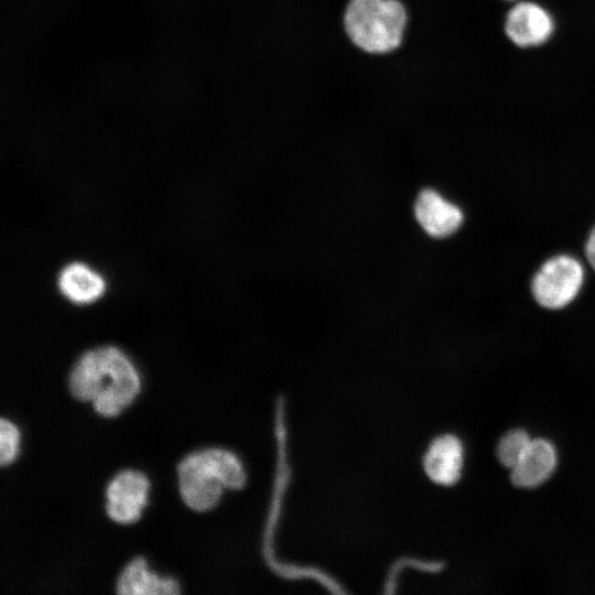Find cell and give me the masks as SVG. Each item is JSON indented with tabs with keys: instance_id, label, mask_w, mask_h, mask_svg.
Returning <instances> with one entry per match:
<instances>
[{
	"instance_id": "6da1fadb",
	"label": "cell",
	"mask_w": 595,
	"mask_h": 595,
	"mask_svg": "<svg viewBox=\"0 0 595 595\" xmlns=\"http://www.w3.org/2000/svg\"><path fill=\"white\" fill-rule=\"evenodd\" d=\"M68 387L79 401H91L102 416H116L140 391V378L130 359L118 348L104 346L85 353L74 365Z\"/></svg>"
},
{
	"instance_id": "7a4b0ae2",
	"label": "cell",
	"mask_w": 595,
	"mask_h": 595,
	"mask_svg": "<svg viewBox=\"0 0 595 595\" xmlns=\"http://www.w3.org/2000/svg\"><path fill=\"white\" fill-rule=\"evenodd\" d=\"M177 479L187 507L206 511L218 502L223 488H241L246 474L234 453L213 447L185 456L177 466Z\"/></svg>"
},
{
	"instance_id": "3957f363",
	"label": "cell",
	"mask_w": 595,
	"mask_h": 595,
	"mask_svg": "<svg viewBox=\"0 0 595 595\" xmlns=\"http://www.w3.org/2000/svg\"><path fill=\"white\" fill-rule=\"evenodd\" d=\"M405 23V10L398 0H350L344 17L350 41L372 54L399 47Z\"/></svg>"
},
{
	"instance_id": "277c9868",
	"label": "cell",
	"mask_w": 595,
	"mask_h": 595,
	"mask_svg": "<svg viewBox=\"0 0 595 595\" xmlns=\"http://www.w3.org/2000/svg\"><path fill=\"white\" fill-rule=\"evenodd\" d=\"M583 281L581 262L569 255H559L540 267L531 281V292L542 307L559 310L575 299Z\"/></svg>"
},
{
	"instance_id": "5b68a950",
	"label": "cell",
	"mask_w": 595,
	"mask_h": 595,
	"mask_svg": "<svg viewBox=\"0 0 595 595\" xmlns=\"http://www.w3.org/2000/svg\"><path fill=\"white\" fill-rule=\"evenodd\" d=\"M149 480L137 470H121L107 485L106 511L110 519L127 524L140 518L147 504Z\"/></svg>"
},
{
	"instance_id": "8992f818",
	"label": "cell",
	"mask_w": 595,
	"mask_h": 595,
	"mask_svg": "<svg viewBox=\"0 0 595 595\" xmlns=\"http://www.w3.org/2000/svg\"><path fill=\"white\" fill-rule=\"evenodd\" d=\"M554 31L551 14L534 2L513 6L505 21V32L519 47H533L545 43Z\"/></svg>"
},
{
	"instance_id": "52a82bcc",
	"label": "cell",
	"mask_w": 595,
	"mask_h": 595,
	"mask_svg": "<svg viewBox=\"0 0 595 595\" xmlns=\"http://www.w3.org/2000/svg\"><path fill=\"white\" fill-rule=\"evenodd\" d=\"M414 215L422 229L434 238L453 235L462 225L464 215L458 206L434 190L420 192L414 203Z\"/></svg>"
},
{
	"instance_id": "ba28073f",
	"label": "cell",
	"mask_w": 595,
	"mask_h": 595,
	"mask_svg": "<svg viewBox=\"0 0 595 595\" xmlns=\"http://www.w3.org/2000/svg\"><path fill=\"white\" fill-rule=\"evenodd\" d=\"M556 463V451L551 442L544 439H531L521 457L511 468V482L519 488H536L550 478Z\"/></svg>"
},
{
	"instance_id": "9c48e42d",
	"label": "cell",
	"mask_w": 595,
	"mask_h": 595,
	"mask_svg": "<svg viewBox=\"0 0 595 595\" xmlns=\"http://www.w3.org/2000/svg\"><path fill=\"white\" fill-rule=\"evenodd\" d=\"M463 467V445L455 435L436 437L424 457V469L435 483L444 486L455 484Z\"/></svg>"
},
{
	"instance_id": "30bf717a",
	"label": "cell",
	"mask_w": 595,
	"mask_h": 595,
	"mask_svg": "<svg viewBox=\"0 0 595 595\" xmlns=\"http://www.w3.org/2000/svg\"><path fill=\"white\" fill-rule=\"evenodd\" d=\"M117 593L122 595H175L180 593V586L172 577H160L148 571L145 560L142 556H137L128 563L119 575Z\"/></svg>"
},
{
	"instance_id": "8fae6325",
	"label": "cell",
	"mask_w": 595,
	"mask_h": 595,
	"mask_svg": "<svg viewBox=\"0 0 595 595\" xmlns=\"http://www.w3.org/2000/svg\"><path fill=\"white\" fill-rule=\"evenodd\" d=\"M61 292L76 303L96 300L105 290V282L99 274L83 263L74 262L65 267L58 277Z\"/></svg>"
},
{
	"instance_id": "7c38bea8",
	"label": "cell",
	"mask_w": 595,
	"mask_h": 595,
	"mask_svg": "<svg viewBox=\"0 0 595 595\" xmlns=\"http://www.w3.org/2000/svg\"><path fill=\"white\" fill-rule=\"evenodd\" d=\"M531 439L522 429H513L502 435L496 448L498 461L507 468H512L521 457Z\"/></svg>"
},
{
	"instance_id": "4fadbf2b",
	"label": "cell",
	"mask_w": 595,
	"mask_h": 595,
	"mask_svg": "<svg viewBox=\"0 0 595 595\" xmlns=\"http://www.w3.org/2000/svg\"><path fill=\"white\" fill-rule=\"evenodd\" d=\"M19 432L17 428L8 420H0V464L6 466L10 464L18 452Z\"/></svg>"
},
{
	"instance_id": "5bb4252c",
	"label": "cell",
	"mask_w": 595,
	"mask_h": 595,
	"mask_svg": "<svg viewBox=\"0 0 595 595\" xmlns=\"http://www.w3.org/2000/svg\"><path fill=\"white\" fill-rule=\"evenodd\" d=\"M585 256L588 263L592 266L595 271V226L591 230L588 238L585 244Z\"/></svg>"
}]
</instances>
